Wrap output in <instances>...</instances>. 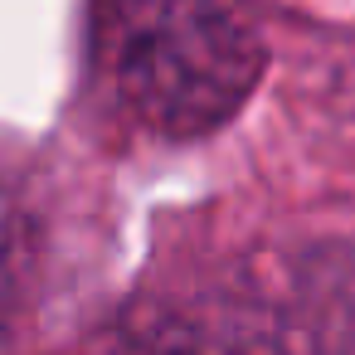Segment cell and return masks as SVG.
<instances>
[{"instance_id":"cell-2","label":"cell","mask_w":355,"mask_h":355,"mask_svg":"<svg viewBox=\"0 0 355 355\" xmlns=\"http://www.w3.org/2000/svg\"><path fill=\"white\" fill-rule=\"evenodd\" d=\"M10 297H15V224H10L6 195H0V326H6Z\"/></svg>"},{"instance_id":"cell-1","label":"cell","mask_w":355,"mask_h":355,"mask_svg":"<svg viewBox=\"0 0 355 355\" xmlns=\"http://www.w3.org/2000/svg\"><path fill=\"white\" fill-rule=\"evenodd\" d=\"M258 44L224 0H127L122 93L166 132H200L253 88Z\"/></svg>"}]
</instances>
